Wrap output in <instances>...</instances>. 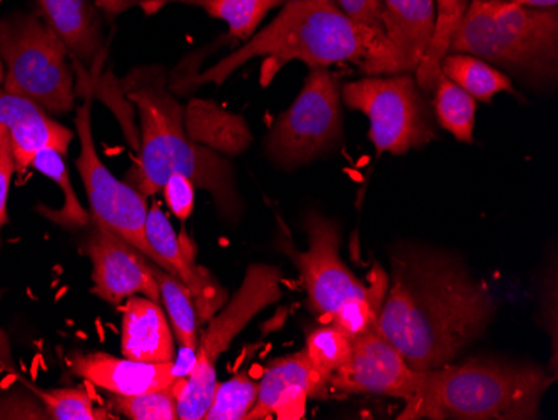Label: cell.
I'll use <instances>...</instances> for the list:
<instances>
[{
	"instance_id": "cell-12",
	"label": "cell",
	"mask_w": 558,
	"mask_h": 420,
	"mask_svg": "<svg viewBox=\"0 0 558 420\" xmlns=\"http://www.w3.org/2000/svg\"><path fill=\"white\" fill-rule=\"evenodd\" d=\"M420 374L378 328L372 327L354 338L347 362L331 375V391L385 395L407 403L418 385Z\"/></svg>"
},
{
	"instance_id": "cell-23",
	"label": "cell",
	"mask_w": 558,
	"mask_h": 420,
	"mask_svg": "<svg viewBox=\"0 0 558 420\" xmlns=\"http://www.w3.org/2000/svg\"><path fill=\"white\" fill-rule=\"evenodd\" d=\"M146 265L158 284L159 297L165 303L166 315H168L175 341L183 347V350L196 352L197 340H199L197 337V313L190 288L180 278L169 274L155 262H150L149 259H146Z\"/></svg>"
},
{
	"instance_id": "cell-34",
	"label": "cell",
	"mask_w": 558,
	"mask_h": 420,
	"mask_svg": "<svg viewBox=\"0 0 558 420\" xmlns=\"http://www.w3.org/2000/svg\"><path fill=\"white\" fill-rule=\"evenodd\" d=\"M14 171L15 158L14 152H12V140L9 137L0 152V244H2V228L9 221L8 200Z\"/></svg>"
},
{
	"instance_id": "cell-17",
	"label": "cell",
	"mask_w": 558,
	"mask_h": 420,
	"mask_svg": "<svg viewBox=\"0 0 558 420\" xmlns=\"http://www.w3.org/2000/svg\"><path fill=\"white\" fill-rule=\"evenodd\" d=\"M71 370L84 381L111 394L134 395L156 388L171 387L178 379L186 377L180 363H147L119 359L106 352H75L69 357Z\"/></svg>"
},
{
	"instance_id": "cell-1",
	"label": "cell",
	"mask_w": 558,
	"mask_h": 420,
	"mask_svg": "<svg viewBox=\"0 0 558 420\" xmlns=\"http://www.w3.org/2000/svg\"><path fill=\"white\" fill-rule=\"evenodd\" d=\"M494 315L490 291L457 256L400 247L375 327L412 369L425 372L453 362Z\"/></svg>"
},
{
	"instance_id": "cell-31",
	"label": "cell",
	"mask_w": 558,
	"mask_h": 420,
	"mask_svg": "<svg viewBox=\"0 0 558 420\" xmlns=\"http://www.w3.org/2000/svg\"><path fill=\"white\" fill-rule=\"evenodd\" d=\"M351 347H353V340L340 328L328 324L310 332L304 350L308 353L310 360L315 363L316 369L331 377L347 362Z\"/></svg>"
},
{
	"instance_id": "cell-21",
	"label": "cell",
	"mask_w": 558,
	"mask_h": 420,
	"mask_svg": "<svg viewBox=\"0 0 558 420\" xmlns=\"http://www.w3.org/2000/svg\"><path fill=\"white\" fill-rule=\"evenodd\" d=\"M184 128L191 140L216 153L240 155L251 143L244 119L211 101L191 103L184 111Z\"/></svg>"
},
{
	"instance_id": "cell-28",
	"label": "cell",
	"mask_w": 558,
	"mask_h": 420,
	"mask_svg": "<svg viewBox=\"0 0 558 420\" xmlns=\"http://www.w3.org/2000/svg\"><path fill=\"white\" fill-rule=\"evenodd\" d=\"M183 379H178L171 387L141 392L134 395L111 394L112 410L131 420H178V392Z\"/></svg>"
},
{
	"instance_id": "cell-30",
	"label": "cell",
	"mask_w": 558,
	"mask_h": 420,
	"mask_svg": "<svg viewBox=\"0 0 558 420\" xmlns=\"http://www.w3.org/2000/svg\"><path fill=\"white\" fill-rule=\"evenodd\" d=\"M258 388L259 382L253 381L246 372L218 384L205 420L246 419L258 399Z\"/></svg>"
},
{
	"instance_id": "cell-22",
	"label": "cell",
	"mask_w": 558,
	"mask_h": 420,
	"mask_svg": "<svg viewBox=\"0 0 558 420\" xmlns=\"http://www.w3.org/2000/svg\"><path fill=\"white\" fill-rule=\"evenodd\" d=\"M171 2L203 9L213 19L226 22L230 27V39L247 40L258 29L259 22L271 9L283 5L287 0H143L141 8L147 15Z\"/></svg>"
},
{
	"instance_id": "cell-24",
	"label": "cell",
	"mask_w": 558,
	"mask_h": 420,
	"mask_svg": "<svg viewBox=\"0 0 558 420\" xmlns=\"http://www.w3.org/2000/svg\"><path fill=\"white\" fill-rule=\"evenodd\" d=\"M440 69L445 77L478 101L490 103L498 93L517 94L509 76L475 56L448 52Z\"/></svg>"
},
{
	"instance_id": "cell-11",
	"label": "cell",
	"mask_w": 558,
	"mask_h": 420,
	"mask_svg": "<svg viewBox=\"0 0 558 420\" xmlns=\"http://www.w3.org/2000/svg\"><path fill=\"white\" fill-rule=\"evenodd\" d=\"M75 128L81 143V156L75 159V166L86 187L93 212L90 218L106 225L112 233L159 265L158 255L146 237L147 196L125 181H119L100 161L94 143L89 101L77 109Z\"/></svg>"
},
{
	"instance_id": "cell-5",
	"label": "cell",
	"mask_w": 558,
	"mask_h": 420,
	"mask_svg": "<svg viewBox=\"0 0 558 420\" xmlns=\"http://www.w3.org/2000/svg\"><path fill=\"white\" fill-rule=\"evenodd\" d=\"M448 52L475 56L538 83H554L558 68L557 8L470 2L451 34Z\"/></svg>"
},
{
	"instance_id": "cell-27",
	"label": "cell",
	"mask_w": 558,
	"mask_h": 420,
	"mask_svg": "<svg viewBox=\"0 0 558 420\" xmlns=\"http://www.w3.org/2000/svg\"><path fill=\"white\" fill-rule=\"evenodd\" d=\"M434 111L438 124L454 140L472 143L476 103L462 87L440 74L434 87Z\"/></svg>"
},
{
	"instance_id": "cell-8",
	"label": "cell",
	"mask_w": 558,
	"mask_h": 420,
	"mask_svg": "<svg viewBox=\"0 0 558 420\" xmlns=\"http://www.w3.org/2000/svg\"><path fill=\"white\" fill-rule=\"evenodd\" d=\"M283 272L272 265L255 263L246 269L243 284L201 334L190 374L178 392V419L205 420L218 387L216 362L231 341L266 307L283 299Z\"/></svg>"
},
{
	"instance_id": "cell-14",
	"label": "cell",
	"mask_w": 558,
	"mask_h": 420,
	"mask_svg": "<svg viewBox=\"0 0 558 420\" xmlns=\"http://www.w3.org/2000/svg\"><path fill=\"white\" fill-rule=\"evenodd\" d=\"M146 237L159 259V266L180 278L193 295L197 320H209L228 302V291L211 272L196 262V244L184 231H175L158 202L147 209Z\"/></svg>"
},
{
	"instance_id": "cell-26",
	"label": "cell",
	"mask_w": 558,
	"mask_h": 420,
	"mask_svg": "<svg viewBox=\"0 0 558 420\" xmlns=\"http://www.w3.org/2000/svg\"><path fill=\"white\" fill-rule=\"evenodd\" d=\"M466 0H437L435 31L429 40L428 51L416 68V83L425 93H434L435 84L441 74V61L450 49L451 34L465 14Z\"/></svg>"
},
{
	"instance_id": "cell-33",
	"label": "cell",
	"mask_w": 558,
	"mask_h": 420,
	"mask_svg": "<svg viewBox=\"0 0 558 420\" xmlns=\"http://www.w3.org/2000/svg\"><path fill=\"white\" fill-rule=\"evenodd\" d=\"M335 4L351 21L359 22L362 26L385 36L384 4H381V0H335Z\"/></svg>"
},
{
	"instance_id": "cell-29",
	"label": "cell",
	"mask_w": 558,
	"mask_h": 420,
	"mask_svg": "<svg viewBox=\"0 0 558 420\" xmlns=\"http://www.w3.org/2000/svg\"><path fill=\"white\" fill-rule=\"evenodd\" d=\"M34 394L46 410L47 419L54 420H105L109 413L94 407L93 397L84 388H37Z\"/></svg>"
},
{
	"instance_id": "cell-13",
	"label": "cell",
	"mask_w": 558,
	"mask_h": 420,
	"mask_svg": "<svg viewBox=\"0 0 558 420\" xmlns=\"http://www.w3.org/2000/svg\"><path fill=\"white\" fill-rule=\"evenodd\" d=\"M90 224L93 230L86 241V253L93 263L90 291L111 305H121L133 295L161 303L158 284L146 265L147 256L97 219L90 218Z\"/></svg>"
},
{
	"instance_id": "cell-37",
	"label": "cell",
	"mask_w": 558,
	"mask_h": 420,
	"mask_svg": "<svg viewBox=\"0 0 558 420\" xmlns=\"http://www.w3.org/2000/svg\"><path fill=\"white\" fill-rule=\"evenodd\" d=\"M11 137V134H9L8 128L4 127V124H0V152H2V147H4L5 141Z\"/></svg>"
},
{
	"instance_id": "cell-25",
	"label": "cell",
	"mask_w": 558,
	"mask_h": 420,
	"mask_svg": "<svg viewBox=\"0 0 558 420\" xmlns=\"http://www.w3.org/2000/svg\"><path fill=\"white\" fill-rule=\"evenodd\" d=\"M31 166L46 175L49 180L54 181L61 188L62 193H64V205H62V208L54 209L46 205H39L37 206V212L44 218L59 225V227L65 228V230H83V228L89 227L90 215L81 205L80 200H77L68 168H65L64 155L47 147V149H43V152L34 156Z\"/></svg>"
},
{
	"instance_id": "cell-32",
	"label": "cell",
	"mask_w": 558,
	"mask_h": 420,
	"mask_svg": "<svg viewBox=\"0 0 558 420\" xmlns=\"http://www.w3.org/2000/svg\"><path fill=\"white\" fill-rule=\"evenodd\" d=\"M194 188L196 187H194L193 181L183 177V175H172L162 187V193H165L169 209H171L172 215L178 216L183 221L193 215Z\"/></svg>"
},
{
	"instance_id": "cell-20",
	"label": "cell",
	"mask_w": 558,
	"mask_h": 420,
	"mask_svg": "<svg viewBox=\"0 0 558 420\" xmlns=\"http://www.w3.org/2000/svg\"><path fill=\"white\" fill-rule=\"evenodd\" d=\"M40 15L68 47L75 64L99 68L105 58V40L99 8L90 0H37Z\"/></svg>"
},
{
	"instance_id": "cell-19",
	"label": "cell",
	"mask_w": 558,
	"mask_h": 420,
	"mask_svg": "<svg viewBox=\"0 0 558 420\" xmlns=\"http://www.w3.org/2000/svg\"><path fill=\"white\" fill-rule=\"evenodd\" d=\"M121 353L137 362L165 363L175 359L174 334L166 310L143 295L122 307Z\"/></svg>"
},
{
	"instance_id": "cell-38",
	"label": "cell",
	"mask_w": 558,
	"mask_h": 420,
	"mask_svg": "<svg viewBox=\"0 0 558 420\" xmlns=\"http://www.w3.org/2000/svg\"><path fill=\"white\" fill-rule=\"evenodd\" d=\"M4 83V64L0 61V84Z\"/></svg>"
},
{
	"instance_id": "cell-36",
	"label": "cell",
	"mask_w": 558,
	"mask_h": 420,
	"mask_svg": "<svg viewBox=\"0 0 558 420\" xmlns=\"http://www.w3.org/2000/svg\"><path fill=\"white\" fill-rule=\"evenodd\" d=\"M472 2H505V4L525 5V8H557L558 0H472Z\"/></svg>"
},
{
	"instance_id": "cell-9",
	"label": "cell",
	"mask_w": 558,
	"mask_h": 420,
	"mask_svg": "<svg viewBox=\"0 0 558 420\" xmlns=\"http://www.w3.org/2000/svg\"><path fill=\"white\" fill-rule=\"evenodd\" d=\"M344 105L369 119L376 152L401 156L437 136L425 91L409 74L372 76L343 86Z\"/></svg>"
},
{
	"instance_id": "cell-7",
	"label": "cell",
	"mask_w": 558,
	"mask_h": 420,
	"mask_svg": "<svg viewBox=\"0 0 558 420\" xmlns=\"http://www.w3.org/2000/svg\"><path fill=\"white\" fill-rule=\"evenodd\" d=\"M2 89L25 97L49 115L74 108V71L68 47L39 14H15L0 21Z\"/></svg>"
},
{
	"instance_id": "cell-18",
	"label": "cell",
	"mask_w": 558,
	"mask_h": 420,
	"mask_svg": "<svg viewBox=\"0 0 558 420\" xmlns=\"http://www.w3.org/2000/svg\"><path fill=\"white\" fill-rule=\"evenodd\" d=\"M0 124L11 134L15 169L21 172L47 147L68 155L74 140V133L50 118L39 105L4 89H0Z\"/></svg>"
},
{
	"instance_id": "cell-16",
	"label": "cell",
	"mask_w": 558,
	"mask_h": 420,
	"mask_svg": "<svg viewBox=\"0 0 558 420\" xmlns=\"http://www.w3.org/2000/svg\"><path fill=\"white\" fill-rule=\"evenodd\" d=\"M385 49L372 76L416 71L435 31V0H381Z\"/></svg>"
},
{
	"instance_id": "cell-6",
	"label": "cell",
	"mask_w": 558,
	"mask_h": 420,
	"mask_svg": "<svg viewBox=\"0 0 558 420\" xmlns=\"http://www.w3.org/2000/svg\"><path fill=\"white\" fill-rule=\"evenodd\" d=\"M304 230L308 250L300 252L283 244L291 262L300 269L308 309L322 324H331L354 340L375 327L379 307L387 293V278L379 275L366 287L354 277L340 256L337 224L318 213L306 216Z\"/></svg>"
},
{
	"instance_id": "cell-35",
	"label": "cell",
	"mask_w": 558,
	"mask_h": 420,
	"mask_svg": "<svg viewBox=\"0 0 558 420\" xmlns=\"http://www.w3.org/2000/svg\"><path fill=\"white\" fill-rule=\"evenodd\" d=\"M141 2H143V0H96V5L102 9L106 14L114 17V15L122 14V12L128 11V9L136 8V5L141 8Z\"/></svg>"
},
{
	"instance_id": "cell-2",
	"label": "cell",
	"mask_w": 558,
	"mask_h": 420,
	"mask_svg": "<svg viewBox=\"0 0 558 420\" xmlns=\"http://www.w3.org/2000/svg\"><path fill=\"white\" fill-rule=\"evenodd\" d=\"M122 89L141 118L140 155L125 183L146 196L162 191L172 175H183L208 191L225 218L238 219L243 209L233 166L209 147L191 140L184 109L169 93L161 68H137L122 80Z\"/></svg>"
},
{
	"instance_id": "cell-15",
	"label": "cell",
	"mask_w": 558,
	"mask_h": 420,
	"mask_svg": "<svg viewBox=\"0 0 558 420\" xmlns=\"http://www.w3.org/2000/svg\"><path fill=\"white\" fill-rule=\"evenodd\" d=\"M329 391L331 377L316 369L306 350L279 357L266 367L258 399L246 419H301L308 399H325Z\"/></svg>"
},
{
	"instance_id": "cell-4",
	"label": "cell",
	"mask_w": 558,
	"mask_h": 420,
	"mask_svg": "<svg viewBox=\"0 0 558 420\" xmlns=\"http://www.w3.org/2000/svg\"><path fill=\"white\" fill-rule=\"evenodd\" d=\"M554 377L541 367L470 359L420 374L401 420H530Z\"/></svg>"
},
{
	"instance_id": "cell-3",
	"label": "cell",
	"mask_w": 558,
	"mask_h": 420,
	"mask_svg": "<svg viewBox=\"0 0 558 420\" xmlns=\"http://www.w3.org/2000/svg\"><path fill=\"white\" fill-rule=\"evenodd\" d=\"M385 36L351 21L335 0H287L278 17L251 37L233 55L193 77L194 86L222 84L234 71L263 58L262 86L271 83L288 62L301 61L310 69L354 62L372 76L384 55Z\"/></svg>"
},
{
	"instance_id": "cell-10",
	"label": "cell",
	"mask_w": 558,
	"mask_h": 420,
	"mask_svg": "<svg viewBox=\"0 0 558 420\" xmlns=\"http://www.w3.org/2000/svg\"><path fill=\"white\" fill-rule=\"evenodd\" d=\"M340 86L328 68L312 69L288 111L276 119L266 137L275 165L293 169L308 165L341 137Z\"/></svg>"
}]
</instances>
